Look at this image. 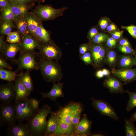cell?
Here are the masks:
<instances>
[{
    "label": "cell",
    "mask_w": 136,
    "mask_h": 136,
    "mask_svg": "<svg viewBox=\"0 0 136 136\" xmlns=\"http://www.w3.org/2000/svg\"></svg>",
    "instance_id": "cell-58"
},
{
    "label": "cell",
    "mask_w": 136,
    "mask_h": 136,
    "mask_svg": "<svg viewBox=\"0 0 136 136\" xmlns=\"http://www.w3.org/2000/svg\"><path fill=\"white\" fill-rule=\"evenodd\" d=\"M16 113L15 104L12 102L3 103L0 106V127L16 123Z\"/></svg>",
    "instance_id": "cell-7"
},
{
    "label": "cell",
    "mask_w": 136,
    "mask_h": 136,
    "mask_svg": "<svg viewBox=\"0 0 136 136\" xmlns=\"http://www.w3.org/2000/svg\"><path fill=\"white\" fill-rule=\"evenodd\" d=\"M76 136L75 127L71 124L58 122L57 128L53 136Z\"/></svg>",
    "instance_id": "cell-19"
},
{
    "label": "cell",
    "mask_w": 136,
    "mask_h": 136,
    "mask_svg": "<svg viewBox=\"0 0 136 136\" xmlns=\"http://www.w3.org/2000/svg\"><path fill=\"white\" fill-rule=\"evenodd\" d=\"M10 2H17L24 4H29L37 3H43L45 0H10Z\"/></svg>",
    "instance_id": "cell-41"
},
{
    "label": "cell",
    "mask_w": 136,
    "mask_h": 136,
    "mask_svg": "<svg viewBox=\"0 0 136 136\" xmlns=\"http://www.w3.org/2000/svg\"><path fill=\"white\" fill-rule=\"evenodd\" d=\"M119 66L121 69L131 68L135 66L134 57L133 55H123L120 58Z\"/></svg>",
    "instance_id": "cell-26"
},
{
    "label": "cell",
    "mask_w": 136,
    "mask_h": 136,
    "mask_svg": "<svg viewBox=\"0 0 136 136\" xmlns=\"http://www.w3.org/2000/svg\"><path fill=\"white\" fill-rule=\"evenodd\" d=\"M123 31H115L112 34V37L116 40H118L121 38L122 36Z\"/></svg>",
    "instance_id": "cell-47"
},
{
    "label": "cell",
    "mask_w": 136,
    "mask_h": 136,
    "mask_svg": "<svg viewBox=\"0 0 136 136\" xmlns=\"http://www.w3.org/2000/svg\"><path fill=\"white\" fill-rule=\"evenodd\" d=\"M98 33L97 29L95 28H91L89 31L88 36L90 39H93L94 37Z\"/></svg>",
    "instance_id": "cell-48"
},
{
    "label": "cell",
    "mask_w": 136,
    "mask_h": 136,
    "mask_svg": "<svg viewBox=\"0 0 136 136\" xmlns=\"http://www.w3.org/2000/svg\"><path fill=\"white\" fill-rule=\"evenodd\" d=\"M130 35L134 38L136 39V31L129 30H127Z\"/></svg>",
    "instance_id": "cell-53"
},
{
    "label": "cell",
    "mask_w": 136,
    "mask_h": 136,
    "mask_svg": "<svg viewBox=\"0 0 136 136\" xmlns=\"http://www.w3.org/2000/svg\"><path fill=\"white\" fill-rule=\"evenodd\" d=\"M10 2V8L14 14V18L19 16H25L35 5L34 3L24 4L17 2Z\"/></svg>",
    "instance_id": "cell-17"
},
{
    "label": "cell",
    "mask_w": 136,
    "mask_h": 136,
    "mask_svg": "<svg viewBox=\"0 0 136 136\" xmlns=\"http://www.w3.org/2000/svg\"><path fill=\"white\" fill-rule=\"evenodd\" d=\"M6 41L10 43H20L21 37L17 31L11 32L7 36Z\"/></svg>",
    "instance_id": "cell-34"
},
{
    "label": "cell",
    "mask_w": 136,
    "mask_h": 136,
    "mask_svg": "<svg viewBox=\"0 0 136 136\" xmlns=\"http://www.w3.org/2000/svg\"><path fill=\"white\" fill-rule=\"evenodd\" d=\"M29 98L20 99L14 102L17 121L21 123L24 121L30 120L37 113L30 106Z\"/></svg>",
    "instance_id": "cell-5"
},
{
    "label": "cell",
    "mask_w": 136,
    "mask_h": 136,
    "mask_svg": "<svg viewBox=\"0 0 136 136\" xmlns=\"http://www.w3.org/2000/svg\"><path fill=\"white\" fill-rule=\"evenodd\" d=\"M83 105L80 102L71 101L56 112L58 122H61L71 124L73 117L77 113L82 112Z\"/></svg>",
    "instance_id": "cell-4"
},
{
    "label": "cell",
    "mask_w": 136,
    "mask_h": 136,
    "mask_svg": "<svg viewBox=\"0 0 136 136\" xmlns=\"http://www.w3.org/2000/svg\"><path fill=\"white\" fill-rule=\"evenodd\" d=\"M107 30L109 31H114L117 30L116 26L113 23L108 25L106 28Z\"/></svg>",
    "instance_id": "cell-49"
},
{
    "label": "cell",
    "mask_w": 136,
    "mask_h": 136,
    "mask_svg": "<svg viewBox=\"0 0 136 136\" xmlns=\"http://www.w3.org/2000/svg\"><path fill=\"white\" fill-rule=\"evenodd\" d=\"M0 12L1 21H14V16L10 6L4 8Z\"/></svg>",
    "instance_id": "cell-31"
},
{
    "label": "cell",
    "mask_w": 136,
    "mask_h": 136,
    "mask_svg": "<svg viewBox=\"0 0 136 136\" xmlns=\"http://www.w3.org/2000/svg\"><path fill=\"white\" fill-rule=\"evenodd\" d=\"M107 40L106 44L109 47L113 48L115 46L117 42L116 40L112 37L108 38Z\"/></svg>",
    "instance_id": "cell-43"
},
{
    "label": "cell",
    "mask_w": 136,
    "mask_h": 136,
    "mask_svg": "<svg viewBox=\"0 0 136 136\" xmlns=\"http://www.w3.org/2000/svg\"><path fill=\"white\" fill-rule=\"evenodd\" d=\"M0 69L10 70L13 69L12 66L6 61L5 59L1 55L0 57Z\"/></svg>",
    "instance_id": "cell-38"
},
{
    "label": "cell",
    "mask_w": 136,
    "mask_h": 136,
    "mask_svg": "<svg viewBox=\"0 0 136 136\" xmlns=\"http://www.w3.org/2000/svg\"><path fill=\"white\" fill-rule=\"evenodd\" d=\"M14 21L16 25L17 31L20 35L21 40L27 33H29L24 16L15 18Z\"/></svg>",
    "instance_id": "cell-23"
},
{
    "label": "cell",
    "mask_w": 136,
    "mask_h": 136,
    "mask_svg": "<svg viewBox=\"0 0 136 136\" xmlns=\"http://www.w3.org/2000/svg\"><path fill=\"white\" fill-rule=\"evenodd\" d=\"M39 49V55L43 58L57 61L61 57L62 53L60 48L51 40L42 43Z\"/></svg>",
    "instance_id": "cell-8"
},
{
    "label": "cell",
    "mask_w": 136,
    "mask_h": 136,
    "mask_svg": "<svg viewBox=\"0 0 136 136\" xmlns=\"http://www.w3.org/2000/svg\"><path fill=\"white\" fill-rule=\"evenodd\" d=\"M123 29L126 30H129L134 31H136V26L133 25L130 26H122V27Z\"/></svg>",
    "instance_id": "cell-51"
},
{
    "label": "cell",
    "mask_w": 136,
    "mask_h": 136,
    "mask_svg": "<svg viewBox=\"0 0 136 136\" xmlns=\"http://www.w3.org/2000/svg\"><path fill=\"white\" fill-rule=\"evenodd\" d=\"M129 96V99L127 104L126 109L129 111L134 107L136 106V92H132L128 90L125 91Z\"/></svg>",
    "instance_id": "cell-32"
},
{
    "label": "cell",
    "mask_w": 136,
    "mask_h": 136,
    "mask_svg": "<svg viewBox=\"0 0 136 136\" xmlns=\"http://www.w3.org/2000/svg\"><path fill=\"white\" fill-rule=\"evenodd\" d=\"M40 57L39 69L45 81L53 83L59 82L62 78V75L57 61Z\"/></svg>",
    "instance_id": "cell-2"
},
{
    "label": "cell",
    "mask_w": 136,
    "mask_h": 136,
    "mask_svg": "<svg viewBox=\"0 0 136 136\" xmlns=\"http://www.w3.org/2000/svg\"><path fill=\"white\" fill-rule=\"evenodd\" d=\"M82 111L78 112L76 113L72 118L71 124L76 128L77 124L80 120Z\"/></svg>",
    "instance_id": "cell-39"
},
{
    "label": "cell",
    "mask_w": 136,
    "mask_h": 136,
    "mask_svg": "<svg viewBox=\"0 0 136 136\" xmlns=\"http://www.w3.org/2000/svg\"><path fill=\"white\" fill-rule=\"evenodd\" d=\"M16 93L14 84L9 82L0 86V100L3 103H10L15 100Z\"/></svg>",
    "instance_id": "cell-11"
},
{
    "label": "cell",
    "mask_w": 136,
    "mask_h": 136,
    "mask_svg": "<svg viewBox=\"0 0 136 136\" xmlns=\"http://www.w3.org/2000/svg\"><path fill=\"white\" fill-rule=\"evenodd\" d=\"M65 9L64 8L55 9L50 5H43L39 3L31 12L42 22L53 19L61 15Z\"/></svg>",
    "instance_id": "cell-3"
},
{
    "label": "cell",
    "mask_w": 136,
    "mask_h": 136,
    "mask_svg": "<svg viewBox=\"0 0 136 136\" xmlns=\"http://www.w3.org/2000/svg\"><path fill=\"white\" fill-rule=\"evenodd\" d=\"M135 55H134V58H135V66L136 67V47L135 49Z\"/></svg>",
    "instance_id": "cell-57"
},
{
    "label": "cell",
    "mask_w": 136,
    "mask_h": 136,
    "mask_svg": "<svg viewBox=\"0 0 136 136\" xmlns=\"http://www.w3.org/2000/svg\"><path fill=\"white\" fill-rule=\"evenodd\" d=\"M15 27L13 21H1L0 33L1 35H8Z\"/></svg>",
    "instance_id": "cell-29"
},
{
    "label": "cell",
    "mask_w": 136,
    "mask_h": 136,
    "mask_svg": "<svg viewBox=\"0 0 136 136\" xmlns=\"http://www.w3.org/2000/svg\"><path fill=\"white\" fill-rule=\"evenodd\" d=\"M103 74L104 76H109L110 74V72L108 70L104 69L102 70Z\"/></svg>",
    "instance_id": "cell-54"
},
{
    "label": "cell",
    "mask_w": 136,
    "mask_h": 136,
    "mask_svg": "<svg viewBox=\"0 0 136 136\" xmlns=\"http://www.w3.org/2000/svg\"><path fill=\"white\" fill-rule=\"evenodd\" d=\"M118 48L119 51L122 53L134 56L135 55V50L133 49L131 47L119 45Z\"/></svg>",
    "instance_id": "cell-36"
},
{
    "label": "cell",
    "mask_w": 136,
    "mask_h": 136,
    "mask_svg": "<svg viewBox=\"0 0 136 136\" xmlns=\"http://www.w3.org/2000/svg\"><path fill=\"white\" fill-rule=\"evenodd\" d=\"M130 119L133 121H136V112L131 115Z\"/></svg>",
    "instance_id": "cell-55"
},
{
    "label": "cell",
    "mask_w": 136,
    "mask_h": 136,
    "mask_svg": "<svg viewBox=\"0 0 136 136\" xmlns=\"http://www.w3.org/2000/svg\"><path fill=\"white\" fill-rule=\"evenodd\" d=\"M91 136H103V135L100 133H96L93 134H91Z\"/></svg>",
    "instance_id": "cell-56"
},
{
    "label": "cell",
    "mask_w": 136,
    "mask_h": 136,
    "mask_svg": "<svg viewBox=\"0 0 136 136\" xmlns=\"http://www.w3.org/2000/svg\"><path fill=\"white\" fill-rule=\"evenodd\" d=\"M10 6V0H0V10Z\"/></svg>",
    "instance_id": "cell-44"
},
{
    "label": "cell",
    "mask_w": 136,
    "mask_h": 136,
    "mask_svg": "<svg viewBox=\"0 0 136 136\" xmlns=\"http://www.w3.org/2000/svg\"><path fill=\"white\" fill-rule=\"evenodd\" d=\"M21 48L20 43H10L7 45L1 55L6 60L15 61L16 55L20 52Z\"/></svg>",
    "instance_id": "cell-21"
},
{
    "label": "cell",
    "mask_w": 136,
    "mask_h": 136,
    "mask_svg": "<svg viewBox=\"0 0 136 136\" xmlns=\"http://www.w3.org/2000/svg\"><path fill=\"white\" fill-rule=\"evenodd\" d=\"M89 47L87 44H84L80 46L79 51L80 54L83 55L86 53L89 50Z\"/></svg>",
    "instance_id": "cell-45"
},
{
    "label": "cell",
    "mask_w": 136,
    "mask_h": 136,
    "mask_svg": "<svg viewBox=\"0 0 136 136\" xmlns=\"http://www.w3.org/2000/svg\"><path fill=\"white\" fill-rule=\"evenodd\" d=\"M30 71H26L22 72L21 80L22 82L29 92L30 94L33 90V83L30 74Z\"/></svg>",
    "instance_id": "cell-27"
},
{
    "label": "cell",
    "mask_w": 136,
    "mask_h": 136,
    "mask_svg": "<svg viewBox=\"0 0 136 136\" xmlns=\"http://www.w3.org/2000/svg\"><path fill=\"white\" fill-rule=\"evenodd\" d=\"M4 35H1L0 37V52L2 53L7 46L6 42L4 40Z\"/></svg>",
    "instance_id": "cell-46"
},
{
    "label": "cell",
    "mask_w": 136,
    "mask_h": 136,
    "mask_svg": "<svg viewBox=\"0 0 136 136\" xmlns=\"http://www.w3.org/2000/svg\"><path fill=\"white\" fill-rule=\"evenodd\" d=\"M28 101L31 108L37 112L39 111V104L40 100H39L34 98H29Z\"/></svg>",
    "instance_id": "cell-37"
},
{
    "label": "cell",
    "mask_w": 136,
    "mask_h": 136,
    "mask_svg": "<svg viewBox=\"0 0 136 136\" xmlns=\"http://www.w3.org/2000/svg\"><path fill=\"white\" fill-rule=\"evenodd\" d=\"M53 112L48 105H43L36 115L27 124L32 136H44L46 130L47 116Z\"/></svg>",
    "instance_id": "cell-1"
},
{
    "label": "cell",
    "mask_w": 136,
    "mask_h": 136,
    "mask_svg": "<svg viewBox=\"0 0 136 136\" xmlns=\"http://www.w3.org/2000/svg\"><path fill=\"white\" fill-rule=\"evenodd\" d=\"M20 43L21 48L20 52L34 51L36 49H39L42 44L29 33L21 40Z\"/></svg>",
    "instance_id": "cell-10"
},
{
    "label": "cell",
    "mask_w": 136,
    "mask_h": 136,
    "mask_svg": "<svg viewBox=\"0 0 136 136\" xmlns=\"http://www.w3.org/2000/svg\"><path fill=\"white\" fill-rule=\"evenodd\" d=\"M91 55L89 52H86L83 55L81 58L83 61L86 64H91L92 61L91 58Z\"/></svg>",
    "instance_id": "cell-40"
},
{
    "label": "cell",
    "mask_w": 136,
    "mask_h": 136,
    "mask_svg": "<svg viewBox=\"0 0 136 136\" xmlns=\"http://www.w3.org/2000/svg\"><path fill=\"white\" fill-rule=\"evenodd\" d=\"M103 85L112 93L122 94L125 92V90L123 88V84L114 77H111L106 78Z\"/></svg>",
    "instance_id": "cell-16"
},
{
    "label": "cell",
    "mask_w": 136,
    "mask_h": 136,
    "mask_svg": "<svg viewBox=\"0 0 136 136\" xmlns=\"http://www.w3.org/2000/svg\"><path fill=\"white\" fill-rule=\"evenodd\" d=\"M18 75L16 72L5 69H0V79L9 82L14 81Z\"/></svg>",
    "instance_id": "cell-28"
},
{
    "label": "cell",
    "mask_w": 136,
    "mask_h": 136,
    "mask_svg": "<svg viewBox=\"0 0 136 136\" xmlns=\"http://www.w3.org/2000/svg\"><path fill=\"white\" fill-rule=\"evenodd\" d=\"M112 73L120 80L125 83L136 80V68L114 69Z\"/></svg>",
    "instance_id": "cell-14"
},
{
    "label": "cell",
    "mask_w": 136,
    "mask_h": 136,
    "mask_svg": "<svg viewBox=\"0 0 136 136\" xmlns=\"http://www.w3.org/2000/svg\"><path fill=\"white\" fill-rule=\"evenodd\" d=\"M37 54L35 51L20 52L19 57L15 61L18 66L16 71L23 69L30 71L38 70V62L36 60Z\"/></svg>",
    "instance_id": "cell-6"
},
{
    "label": "cell",
    "mask_w": 136,
    "mask_h": 136,
    "mask_svg": "<svg viewBox=\"0 0 136 136\" xmlns=\"http://www.w3.org/2000/svg\"><path fill=\"white\" fill-rule=\"evenodd\" d=\"M7 134L11 136H32L31 131L27 124L19 123L9 125Z\"/></svg>",
    "instance_id": "cell-12"
},
{
    "label": "cell",
    "mask_w": 136,
    "mask_h": 136,
    "mask_svg": "<svg viewBox=\"0 0 136 136\" xmlns=\"http://www.w3.org/2000/svg\"><path fill=\"white\" fill-rule=\"evenodd\" d=\"M120 45L123 46H128L131 47L129 41L126 39H121L119 42Z\"/></svg>",
    "instance_id": "cell-50"
},
{
    "label": "cell",
    "mask_w": 136,
    "mask_h": 136,
    "mask_svg": "<svg viewBox=\"0 0 136 136\" xmlns=\"http://www.w3.org/2000/svg\"><path fill=\"white\" fill-rule=\"evenodd\" d=\"M117 58V54L116 52L114 50H110L107 53L105 60L109 66L113 67L116 64Z\"/></svg>",
    "instance_id": "cell-33"
},
{
    "label": "cell",
    "mask_w": 136,
    "mask_h": 136,
    "mask_svg": "<svg viewBox=\"0 0 136 136\" xmlns=\"http://www.w3.org/2000/svg\"><path fill=\"white\" fill-rule=\"evenodd\" d=\"M24 16L29 32L33 35L35 30L42 22L31 12L27 13Z\"/></svg>",
    "instance_id": "cell-22"
},
{
    "label": "cell",
    "mask_w": 136,
    "mask_h": 136,
    "mask_svg": "<svg viewBox=\"0 0 136 136\" xmlns=\"http://www.w3.org/2000/svg\"><path fill=\"white\" fill-rule=\"evenodd\" d=\"M92 123V121L88 118L87 115L83 114L76 127V136L91 135L92 134L91 130Z\"/></svg>",
    "instance_id": "cell-15"
},
{
    "label": "cell",
    "mask_w": 136,
    "mask_h": 136,
    "mask_svg": "<svg viewBox=\"0 0 136 136\" xmlns=\"http://www.w3.org/2000/svg\"><path fill=\"white\" fill-rule=\"evenodd\" d=\"M32 35L42 43H47L51 40L49 33L44 28L42 23L37 28Z\"/></svg>",
    "instance_id": "cell-25"
},
{
    "label": "cell",
    "mask_w": 136,
    "mask_h": 136,
    "mask_svg": "<svg viewBox=\"0 0 136 136\" xmlns=\"http://www.w3.org/2000/svg\"><path fill=\"white\" fill-rule=\"evenodd\" d=\"M90 51L94 66L96 67L100 66L106 59L107 55L106 49L100 44H95L92 46Z\"/></svg>",
    "instance_id": "cell-13"
},
{
    "label": "cell",
    "mask_w": 136,
    "mask_h": 136,
    "mask_svg": "<svg viewBox=\"0 0 136 136\" xmlns=\"http://www.w3.org/2000/svg\"><path fill=\"white\" fill-rule=\"evenodd\" d=\"M92 107L102 115L110 117L116 121L119 118L114 110L110 104L103 100L91 98Z\"/></svg>",
    "instance_id": "cell-9"
},
{
    "label": "cell",
    "mask_w": 136,
    "mask_h": 136,
    "mask_svg": "<svg viewBox=\"0 0 136 136\" xmlns=\"http://www.w3.org/2000/svg\"><path fill=\"white\" fill-rule=\"evenodd\" d=\"M109 20L106 18H103L100 20L99 22V24L101 29L103 30L105 29L108 25Z\"/></svg>",
    "instance_id": "cell-42"
},
{
    "label": "cell",
    "mask_w": 136,
    "mask_h": 136,
    "mask_svg": "<svg viewBox=\"0 0 136 136\" xmlns=\"http://www.w3.org/2000/svg\"><path fill=\"white\" fill-rule=\"evenodd\" d=\"M108 38V36L105 33H98L92 39V42L95 44L100 45L105 42Z\"/></svg>",
    "instance_id": "cell-35"
},
{
    "label": "cell",
    "mask_w": 136,
    "mask_h": 136,
    "mask_svg": "<svg viewBox=\"0 0 136 136\" xmlns=\"http://www.w3.org/2000/svg\"><path fill=\"white\" fill-rule=\"evenodd\" d=\"M96 76L97 78H100L103 77L104 75L102 70H100L97 71L96 74Z\"/></svg>",
    "instance_id": "cell-52"
},
{
    "label": "cell",
    "mask_w": 136,
    "mask_h": 136,
    "mask_svg": "<svg viewBox=\"0 0 136 136\" xmlns=\"http://www.w3.org/2000/svg\"><path fill=\"white\" fill-rule=\"evenodd\" d=\"M22 72L14 81V89L16 97L14 102L22 99L28 98L30 94L23 84L21 80Z\"/></svg>",
    "instance_id": "cell-18"
},
{
    "label": "cell",
    "mask_w": 136,
    "mask_h": 136,
    "mask_svg": "<svg viewBox=\"0 0 136 136\" xmlns=\"http://www.w3.org/2000/svg\"><path fill=\"white\" fill-rule=\"evenodd\" d=\"M53 86L51 90L47 93L41 92L42 95V98H47L56 102V100L58 97H63L64 94L63 92V84L58 82L53 83Z\"/></svg>",
    "instance_id": "cell-20"
},
{
    "label": "cell",
    "mask_w": 136,
    "mask_h": 136,
    "mask_svg": "<svg viewBox=\"0 0 136 136\" xmlns=\"http://www.w3.org/2000/svg\"><path fill=\"white\" fill-rule=\"evenodd\" d=\"M124 128L126 136H136V128L133 121L124 118Z\"/></svg>",
    "instance_id": "cell-30"
},
{
    "label": "cell",
    "mask_w": 136,
    "mask_h": 136,
    "mask_svg": "<svg viewBox=\"0 0 136 136\" xmlns=\"http://www.w3.org/2000/svg\"><path fill=\"white\" fill-rule=\"evenodd\" d=\"M58 124L56 112H52L47 121L44 135L53 136L56 130Z\"/></svg>",
    "instance_id": "cell-24"
}]
</instances>
